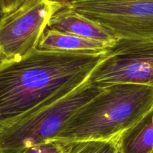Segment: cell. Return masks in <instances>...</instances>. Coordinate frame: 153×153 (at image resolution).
I'll return each mask as SVG.
<instances>
[{"mask_svg": "<svg viewBox=\"0 0 153 153\" xmlns=\"http://www.w3.org/2000/svg\"><path fill=\"white\" fill-rule=\"evenodd\" d=\"M107 52L36 49L0 67V124L40 107L85 83Z\"/></svg>", "mask_w": 153, "mask_h": 153, "instance_id": "6da1fadb", "label": "cell"}, {"mask_svg": "<svg viewBox=\"0 0 153 153\" xmlns=\"http://www.w3.org/2000/svg\"><path fill=\"white\" fill-rule=\"evenodd\" d=\"M76 111L53 140L64 144L117 139L153 108V86L130 82L105 84Z\"/></svg>", "mask_w": 153, "mask_h": 153, "instance_id": "7a4b0ae2", "label": "cell"}, {"mask_svg": "<svg viewBox=\"0 0 153 153\" xmlns=\"http://www.w3.org/2000/svg\"><path fill=\"white\" fill-rule=\"evenodd\" d=\"M102 88L88 79L73 91L59 94L26 114L0 124V153H22L30 146L54 140L70 117Z\"/></svg>", "mask_w": 153, "mask_h": 153, "instance_id": "3957f363", "label": "cell"}, {"mask_svg": "<svg viewBox=\"0 0 153 153\" xmlns=\"http://www.w3.org/2000/svg\"><path fill=\"white\" fill-rule=\"evenodd\" d=\"M66 4L117 40L153 37V0H68Z\"/></svg>", "mask_w": 153, "mask_h": 153, "instance_id": "277c9868", "label": "cell"}, {"mask_svg": "<svg viewBox=\"0 0 153 153\" xmlns=\"http://www.w3.org/2000/svg\"><path fill=\"white\" fill-rule=\"evenodd\" d=\"M65 4L57 0H31L0 17V52L7 61L37 49L51 17Z\"/></svg>", "mask_w": 153, "mask_h": 153, "instance_id": "5b68a950", "label": "cell"}, {"mask_svg": "<svg viewBox=\"0 0 153 153\" xmlns=\"http://www.w3.org/2000/svg\"><path fill=\"white\" fill-rule=\"evenodd\" d=\"M89 80L100 85L130 82L153 86V37L118 40Z\"/></svg>", "mask_w": 153, "mask_h": 153, "instance_id": "8992f818", "label": "cell"}, {"mask_svg": "<svg viewBox=\"0 0 153 153\" xmlns=\"http://www.w3.org/2000/svg\"><path fill=\"white\" fill-rule=\"evenodd\" d=\"M47 28L100 40L112 46L118 40L98 22L70 7L66 2L64 7L51 17Z\"/></svg>", "mask_w": 153, "mask_h": 153, "instance_id": "52a82bcc", "label": "cell"}, {"mask_svg": "<svg viewBox=\"0 0 153 153\" xmlns=\"http://www.w3.org/2000/svg\"><path fill=\"white\" fill-rule=\"evenodd\" d=\"M112 46L105 42L46 28L37 49L83 53L107 52Z\"/></svg>", "mask_w": 153, "mask_h": 153, "instance_id": "ba28073f", "label": "cell"}, {"mask_svg": "<svg viewBox=\"0 0 153 153\" xmlns=\"http://www.w3.org/2000/svg\"><path fill=\"white\" fill-rule=\"evenodd\" d=\"M117 147L119 153H153L152 110L118 137Z\"/></svg>", "mask_w": 153, "mask_h": 153, "instance_id": "9c48e42d", "label": "cell"}, {"mask_svg": "<svg viewBox=\"0 0 153 153\" xmlns=\"http://www.w3.org/2000/svg\"><path fill=\"white\" fill-rule=\"evenodd\" d=\"M66 153H119L117 138L72 142L67 144Z\"/></svg>", "mask_w": 153, "mask_h": 153, "instance_id": "30bf717a", "label": "cell"}, {"mask_svg": "<svg viewBox=\"0 0 153 153\" xmlns=\"http://www.w3.org/2000/svg\"><path fill=\"white\" fill-rule=\"evenodd\" d=\"M67 144L58 140H47L27 148L22 153H66Z\"/></svg>", "mask_w": 153, "mask_h": 153, "instance_id": "8fae6325", "label": "cell"}, {"mask_svg": "<svg viewBox=\"0 0 153 153\" xmlns=\"http://www.w3.org/2000/svg\"><path fill=\"white\" fill-rule=\"evenodd\" d=\"M31 0H0L1 16L16 10Z\"/></svg>", "mask_w": 153, "mask_h": 153, "instance_id": "7c38bea8", "label": "cell"}, {"mask_svg": "<svg viewBox=\"0 0 153 153\" xmlns=\"http://www.w3.org/2000/svg\"><path fill=\"white\" fill-rule=\"evenodd\" d=\"M6 61H7V60H6V58H4V55L1 54V52H0V67H1V65H2L3 64H4V63L6 62Z\"/></svg>", "mask_w": 153, "mask_h": 153, "instance_id": "4fadbf2b", "label": "cell"}, {"mask_svg": "<svg viewBox=\"0 0 153 153\" xmlns=\"http://www.w3.org/2000/svg\"><path fill=\"white\" fill-rule=\"evenodd\" d=\"M152 121H153V108L152 109Z\"/></svg>", "mask_w": 153, "mask_h": 153, "instance_id": "5bb4252c", "label": "cell"}, {"mask_svg": "<svg viewBox=\"0 0 153 153\" xmlns=\"http://www.w3.org/2000/svg\"><path fill=\"white\" fill-rule=\"evenodd\" d=\"M0 17H1V11H0Z\"/></svg>", "mask_w": 153, "mask_h": 153, "instance_id": "9a60e30c", "label": "cell"}]
</instances>
